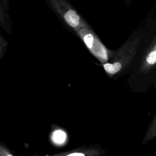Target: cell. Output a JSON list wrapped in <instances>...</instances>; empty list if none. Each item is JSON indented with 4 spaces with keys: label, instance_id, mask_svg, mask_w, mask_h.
<instances>
[{
    "label": "cell",
    "instance_id": "obj_4",
    "mask_svg": "<svg viewBox=\"0 0 156 156\" xmlns=\"http://www.w3.org/2000/svg\"><path fill=\"white\" fill-rule=\"evenodd\" d=\"M75 33L98 60L102 63L108 61L112 50L105 46L91 28H82Z\"/></svg>",
    "mask_w": 156,
    "mask_h": 156
},
{
    "label": "cell",
    "instance_id": "obj_9",
    "mask_svg": "<svg viewBox=\"0 0 156 156\" xmlns=\"http://www.w3.org/2000/svg\"><path fill=\"white\" fill-rule=\"evenodd\" d=\"M0 3L6 12L9 9V0H0Z\"/></svg>",
    "mask_w": 156,
    "mask_h": 156
},
{
    "label": "cell",
    "instance_id": "obj_12",
    "mask_svg": "<svg viewBox=\"0 0 156 156\" xmlns=\"http://www.w3.org/2000/svg\"><path fill=\"white\" fill-rule=\"evenodd\" d=\"M149 156H156V154H155V155H149Z\"/></svg>",
    "mask_w": 156,
    "mask_h": 156
},
{
    "label": "cell",
    "instance_id": "obj_1",
    "mask_svg": "<svg viewBox=\"0 0 156 156\" xmlns=\"http://www.w3.org/2000/svg\"><path fill=\"white\" fill-rule=\"evenodd\" d=\"M132 92L144 93L156 89V39L134 60L127 79Z\"/></svg>",
    "mask_w": 156,
    "mask_h": 156
},
{
    "label": "cell",
    "instance_id": "obj_5",
    "mask_svg": "<svg viewBox=\"0 0 156 156\" xmlns=\"http://www.w3.org/2000/svg\"><path fill=\"white\" fill-rule=\"evenodd\" d=\"M155 138H156V112L152 116L141 143L143 145L146 144Z\"/></svg>",
    "mask_w": 156,
    "mask_h": 156
},
{
    "label": "cell",
    "instance_id": "obj_3",
    "mask_svg": "<svg viewBox=\"0 0 156 156\" xmlns=\"http://www.w3.org/2000/svg\"><path fill=\"white\" fill-rule=\"evenodd\" d=\"M51 10L63 23L75 32L90 26L68 0H45Z\"/></svg>",
    "mask_w": 156,
    "mask_h": 156
},
{
    "label": "cell",
    "instance_id": "obj_2",
    "mask_svg": "<svg viewBox=\"0 0 156 156\" xmlns=\"http://www.w3.org/2000/svg\"><path fill=\"white\" fill-rule=\"evenodd\" d=\"M140 43L138 37L129 38L117 50L111 51L108 61L102 63L106 74L110 79L116 80L129 73Z\"/></svg>",
    "mask_w": 156,
    "mask_h": 156
},
{
    "label": "cell",
    "instance_id": "obj_8",
    "mask_svg": "<svg viewBox=\"0 0 156 156\" xmlns=\"http://www.w3.org/2000/svg\"><path fill=\"white\" fill-rule=\"evenodd\" d=\"M7 45H8L7 41L0 33V57L2 55V54L5 51Z\"/></svg>",
    "mask_w": 156,
    "mask_h": 156
},
{
    "label": "cell",
    "instance_id": "obj_11",
    "mask_svg": "<svg viewBox=\"0 0 156 156\" xmlns=\"http://www.w3.org/2000/svg\"><path fill=\"white\" fill-rule=\"evenodd\" d=\"M66 156H86V155L82 152H74V153L70 154Z\"/></svg>",
    "mask_w": 156,
    "mask_h": 156
},
{
    "label": "cell",
    "instance_id": "obj_7",
    "mask_svg": "<svg viewBox=\"0 0 156 156\" xmlns=\"http://www.w3.org/2000/svg\"><path fill=\"white\" fill-rule=\"evenodd\" d=\"M66 133L62 130H57L52 134L53 141L58 144L63 143L66 139Z\"/></svg>",
    "mask_w": 156,
    "mask_h": 156
},
{
    "label": "cell",
    "instance_id": "obj_10",
    "mask_svg": "<svg viewBox=\"0 0 156 156\" xmlns=\"http://www.w3.org/2000/svg\"><path fill=\"white\" fill-rule=\"evenodd\" d=\"M0 156H13L5 148L0 146Z\"/></svg>",
    "mask_w": 156,
    "mask_h": 156
},
{
    "label": "cell",
    "instance_id": "obj_6",
    "mask_svg": "<svg viewBox=\"0 0 156 156\" xmlns=\"http://www.w3.org/2000/svg\"><path fill=\"white\" fill-rule=\"evenodd\" d=\"M0 26L7 32H12V22L10 16L0 3Z\"/></svg>",
    "mask_w": 156,
    "mask_h": 156
}]
</instances>
